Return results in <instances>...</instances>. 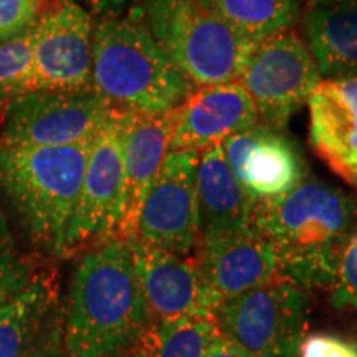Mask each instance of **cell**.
I'll use <instances>...</instances> for the list:
<instances>
[{
    "label": "cell",
    "instance_id": "4fadbf2b",
    "mask_svg": "<svg viewBox=\"0 0 357 357\" xmlns=\"http://www.w3.org/2000/svg\"><path fill=\"white\" fill-rule=\"evenodd\" d=\"M222 149L231 172L257 200L281 197L307 177L296 141L263 123L223 141Z\"/></svg>",
    "mask_w": 357,
    "mask_h": 357
},
{
    "label": "cell",
    "instance_id": "ba28073f",
    "mask_svg": "<svg viewBox=\"0 0 357 357\" xmlns=\"http://www.w3.org/2000/svg\"><path fill=\"white\" fill-rule=\"evenodd\" d=\"M321 79L305 40L289 30L253 45L240 83L252 98L260 123L284 131Z\"/></svg>",
    "mask_w": 357,
    "mask_h": 357
},
{
    "label": "cell",
    "instance_id": "5bb4252c",
    "mask_svg": "<svg viewBox=\"0 0 357 357\" xmlns=\"http://www.w3.org/2000/svg\"><path fill=\"white\" fill-rule=\"evenodd\" d=\"M172 113L171 151L199 154L260 123L255 105L240 82L192 88Z\"/></svg>",
    "mask_w": 357,
    "mask_h": 357
},
{
    "label": "cell",
    "instance_id": "4316f807",
    "mask_svg": "<svg viewBox=\"0 0 357 357\" xmlns=\"http://www.w3.org/2000/svg\"><path fill=\"white\" fill-rule=\"evenodd\" d=\"M300 357H357V344L331 334H311L303 339Z\"/></svg>",
    "mask_w": 357,
    "mask_h": 357
},
{
    "label": "cell",
    "instance_id": "f546056e",
    "mask_svg": "<svg viewBox=\"0 0 357 357\" xmlns=\"http://www.w3.org/2000/svg\"><path fill=\"white\" fill-rule=\"evenodd\" d=\"M83 2L100 17L124 15V13L137 8L132 6L134 0H83Z\"/></svg>",
    "mask_w": 357,
    "mask_h": 357
},
{
    "label": "cell",
    "instance_id": "9a60e30c",
    "mask_svg": "<svg viewBox=\"0 0 357 357\" xmlns=\"http://www.w3.org/2000/svg\"><path fill=\"white\" fill-rule=\"evenodd\" d=\"M197 250L195 261L220 305L284 278L275 247L253 227L199 240Z\"/></svg>",
    "mask_w": 357,
    "mask_h": 357
},
{
    "label": "cell",
    "instance_id": "ac0fdd59",
    "mask_svg": "<svg viewBox=\"0 0 357 357\" xmlns=\"http://www.w3.org/2000/svg\"><path fill=\"white\" fill-rule=\"evenodd\" d=\"M257 202L231 172L222 144L200 153L197 164L199 240L252 227Z\"/></svg>",
    "mask_w": 357,
    "mask_h": 357
},
{
    "label": "cell",
    "instance_id": "30bf717a",
    "mask_svg": "<svg viewBox=\"0 0 357 357\" xmlns=\"http://www.w3.org/2000/svg\"><path fill=\"white\" fill-rule=\"evenodd\" d=\"M111 113L95 91L32 89L2 114V144L56 147L93 139Z\"/></svg>",
    "mask_w": 357,
    "mask_h": 357
},
{
    "label": "cell",
    "instance_id": "603a6c76",
    "mask_svg": "<svg viewBox=\"0 0 357 357\" xmlns=\"http://www.w3.org/2000/svg\"><path fill=\"white\" fill-rule=\"evenodd\" d=\"M32 30L19 38L0 42V116L10 102L30 91Z\"/></svg>",
    "mask_w": 357,
    "mask_h": 357
},
{
    "label": "cell",
    "instance_id": "7a4b0ae2",
    "mask_svg": "<svg viewBox=\"0 0 357 357\" xmlns=\"http://www.w3.org/2000/svg\"><path fill=\"white\" fill-rule=\"evenodd\" d=\"M356 225V199L316 177L281 197L258 200L252 220L275 247L284 278L305 289L333 287Z\"/></svg>",
    "mask_w": 357,
    "mask_h": 357
},
{
    "label": "cell",
    "instance_id": "52a82bcc",
    "mask_svg": "<svg viewBox=\"0 0 357 357\" xmlns=\"http://www.w3.org/2000/svg\"><path fill=\"white\" fill-rule=\"evenodd\" d=\"M124 109L111 108L89 151L63 257L121 238L124 220Z\"/></svg>",
    "mask_w": 357,
    "mask_h": 357
},
{
    "label": "cell",
    "instance_id": "8992f818",
    "mask_svg": "<svg viewBox=\"0 0 357 357\" xmlns=\"http://www.w3.org/2000/svg\"><path fill=\"white\" fill-rule=\"evenodd\" d=\"M307 294L278 278L223 301L215 312L218 331L253 357H298L305 339Z\"/></svg>",
    "mask_w": 357,
    "mask_h": 357
},
{
    "label": "cell",
    "instance_id": "ffe728a7",
    "mask_svg": "<svg viewBox=\"0 0 357 357\" xmlns=\"http://www.w3.org/2000/svg\"><path fill=\"white\" fill-rule=\"evenodd\" d=\"M52 281L35 273L24 291L0 303V357H24L56 312Z\"/></svg>",
    "mask_w": 357,
    "mask_h": 357
},
{
    "label": "cell",
    "instance_id": "d4e9b609",
    "mask_svg": "<svg viewBox=\"0 0 357 357\" xmlns=\"http://www.w3.org/2000/svg\"><path fill=\"white\" fill-rule=\"evenodd\" d=\"M47 0H0V42L19 38L33 29Z\"/></svg>",
    "mask_w": 357,
    "mask_h": 357
},
{
    "label": "cell",
    "instance_id": "9c48e42d",
    "mask_svg": "<svg viewBox=\"0 0 357 357\" xmlns=\"http://www.w3.org/2000/svg\"><path fill=\"white\" fill-rule=\"evenodd\" d=\"M199 155L194 151H169L142 200L128 240L178 257H187L197 248Z\"/></svg>",
    "mask_w": 357,
    "mask_h": 357
},
{
    "label": "cell",
    "instance_id": "f1b7e54d",
    "mask_svg": "<svg viewBox=\"0 0 357 357\" xmlns=\"http://www.w3.org/2000/svg\"><path fill=\"white\" fill-rule=\"evenodd\" d=\"M205 357H253L250 352L243 349L242 346H238L234 339H230L225 334L218 331L215 339L212 341V344L208 346Z\"/></svg>",
    "mask_w": 357,
    "mask_h": 357
},
{
    "label": "cell",
    "instance_id": "3957f363",
    "mask_svg": "<svg viewBox=\"0 0 357 357\" xmlns=\"http://www.w3.org/2000/svg\"><path fill=\"white\" fill-rule=\"evenodd\" d=\"M91 78L111 108L149 114L177 108L194 88L149 32L142 6L95 22Z\"/></svg>",
    "mask_w": 357,
    "mask_h": 357
},
{
    "label": "cell",
    "instance_id": "7c38bea8",
    "mask_svg": "<svg viewBox=\"0 0 357 357\" xmlns=\"http://www.w3.org/2000/svg\"><path fill=\"white\" fill-rule=\"evenodd\" d=\"M132 253L134 268L151 319H171L178 316L215 318L220 306L204 280L197 261L126 240Z\"/></svg>",
    "mask_w": 357,
    "mask_h": 357
},
{
    "label": "cell",
    "instance_id": "7402d4cb",
    "mask_svg": "<svg viewBox=\"0 0 357 357\" xmlns=\"http://www.w3.org/2000/svg\"><path fill=\"white\" fill-rule=\"evenodd\" d=\"M230 26L252 43L289 32L301 19V0H213Z\"/></svg>",
    "mask_w": 357,
    "mask_h": 357
},
{
    "label": "cell",
    "instance_id": "e0dca14e",
    "mask_svg": "<svg viewBox=\"0 0 357 357\" xmlns=\"http://www.w3.org/2000/svg\"><path fill=\"white\" fill-rule=\"evenodd\" d=\"M172 128V109L158 114L124 109V240L131 236L142 200L171 151Z\"/></svg>",
    "mask_w": 357,
    "mask_h": 357
},
{
    "label": "cell",
    "instance_id": "83f0119b",
    "mask_svg": "<svg viewBox=\"0 0 357 357\" xmlns=\"http://www.w3.org/2000/svg\"><path fill=\"white\" fill-rule=\"evenodd\" d=\"M24 357H70L63 339V318L58 312L48 321L42 334Z\"/></svg>",
    "mask_w": 357,
    "mask_h": 357
},
{
    "label": "cell",
    "instance_id": "d6986e66",
    "mask_svg": "<svg viewBox=\"0 0 357 357\" xmlns=\"http://www.w3.org/2000/svg\"><path fill=\"white\" fill-rule=\"evenodd\" d=\"M301 24L321 78H357V0L310 6Z\"/></svg>",
    "mask_w": 357,
    "mask_h": 357
},
{
    "label": "cell",
    "instance_id": "44dd1931",
    "mask_svg": "<svg viewBox=\"0 0 357 357\" xmlns=\"http://www.w3.org/2000/svg\"><path fill=\"white\" fill-rule=\"evenodd\" d=\"M217 334L215 318L178 316L153 321L137 342V357H205Z\"/></svg>",
    "mask_w": 357,
    "mask_h": 357
},
{
    "label": "cell",
    "instance_id": "484cf974",
    "mask_svg": "<svg viewBox=\"0 0 357 357\" xmlns=\"http://www.w3.org/2000/svg\"><path fill=\"white\" fill-rule=\"evenodd\" d=\"M331 289L334 306L357 311V225L342 252Z\"/></svg>",
    "mask_w": 357,
    "mask_h": 357
},
{
    "label": "cell",
    "instance_id": "277c9868",
    "mask_svg": "<svg viewBox=\"0 0 357 357\" xmlns=\"http://www.w3.org/2000/svg\"><path fill=\"white\" fill-rule=\"evenodd\" d=\"M93 139L35 147L0 142V190L33 245L63 257Z\"/></svg>",
    "mask_w": 357,
    "mask_h": 357
},
{
    "label": "cell",
    "instance_id": "6da1fadb",
    "mask_svg": "<svg viewBox=\"0 0 357 357\" xmlns=\"http://www.w3.org/2000/svg\"><path fill=\"white\" fill-rule=\"evenodd\" d=\"M151 323L126 240L84 250L71 273L63 316L70 357H121Z\"/></svg>",
    "mask_w": 357,
    "mask_h": 357
},
{
    "label": "cell",
    "instance_id": "8fae6325",
    "mask_svg": "<svg viewBox=\"0 0 357 357\" xmlns=\"http://www.w3.org/2000/svg\"><path fill=\"white\" fill-rule=\"evenodd\" d=\"M93 29L77 0H47L32 29L30 91H93Z\"/></svg>",
    "mask_w": 357,
    "mask_h": 357
},
{
    "label": "cell",
    "instance_id": "2e32d148",
    "mask_svg": "<svg viewBox=\"0 0 357 357\" xmlns=\"http://www.w3.org/2000/svg\"><path fill=\"white\" fill-rule=\"evenodd\" d=\"M307 108L312 151L357 189V78H323Z\"/></svg>",
    "mask_w": 357,
    "mask_h": 357
},
{
    "label": "cell",
    "instance_id": "cb8c5ba5",
    "mask_svg": "<svg viewBox=\"0 0 357 357\" xmlns=\"http://www.w3.org/2000/svg\"><path fill=\"white\" fill-rule=\"evenodd\" d=\"M33 276L32 265L22 253L6 215L0 211V303L24 291Z\"/></svg>",
    "mask_w": 357,
    "mask_h": 357
},
{
    "label": "cell",
    "instance_id": "5b68a950",
    "mask_svg": "<svg viewBox=\"0 0 357 357\" xmlns=\"http://www.w3.org/2000/svg\"><path fill=\"white\" fill-rule=\"evenodd\" d=\"M149 32L194 88L240 82L253 45L213 0H142Z\"/></svg>",
    "mask_w": 357,
    "mask_h": 357
},
{
    "label": "cell",
    "instance_id": "4dcf8cb0",
    "mask_svg": "<svg viewBox=\"0 0 357 357\" xmlns=\"http://www.w3.org/2000/svg\"><path fill=\"white\" fill-rule=\"evenodd\" d=\"M310 6H323V3H331V2H337V0H307Z\"/></svg>",
    "mask_w": 357,
    "mask_h": 357
}]
</instances>
